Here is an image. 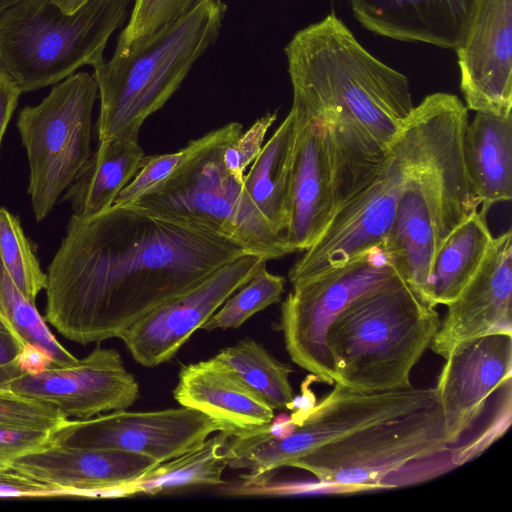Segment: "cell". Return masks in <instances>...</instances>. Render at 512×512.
Here are the masks:
<instances>
[{
	"label": "cell",
	"instance_id": "6",
	"mask_svg": "<svg viewBox=\"0 0 512 512\" xmlns=\"http://www.w3.org/2000/svg\"><path fill=\"white\" fill-rule=\"evenodd\" d=\"M131 1L87 0L66 14L54 0H21L0 13V69L29 92L97 67Z\"/></svg>",
	"mask_w": 512,
	"mask_h": 512
},
{
	"label": "cell",
	"instance_id": "14",
	"mask_svg": "<svg viewBox=\"0 0 512 512\" xmlns=\"http://www.w3.org/2000/svg\"><path fill=\"white\" fill-rule=\"evenodd\" d=\"M246 253L193 289L163 303L133 324L121 339L134 360L147 368L168 362L220 306L264 265Z\"/></svg>",
	"mask_w": 512,
	"mask_h": 512
},
{
	"label": "cell",
	"instance_id": "10",
	"mask_svg": "<svg viewBox=\"0 0 512 512\" xmlns=\"http://www.w3.org/2000/svg\"><path fill=\"white\" fill-rule=\"evenodd\" d=\"M97 92L92 75L72 74L38 105L19 112L17 128L29 163L27 192L37 222L47 217L91 155Z\"/></svg>",
	"mask_w": 512,
	"mask_h": 512
},
{
	"label": "cell",
	"instance_id": "7",
	"mask_svg": "<svg viewBox=\"0 0 512 512\" xmlns=\"http://www.w3.org/2000/svg\"><path fill=\"white\" fill-rule=\"evenodd\" d=\"M437 400L434 388L410 387L387 392H361L335 383L300 425L291 419L228 436L227 467L258 477L313 450L373 424L405 415Z\"/></svg>",
	"mask_w": 512,
	"mask_h": 512
},
{
	"label": "cell",
	"instance_id": "8",
	"mask_svg": "<svg viewBox=\"0 0 512 512\" xmlns=\"http://www.w3.org/2000/svg\"><path fill=\"white\" fill-rule=\"evenodd\" d=\"M230 143L196 158L130 205L154 217L215 232L267 261L293 253L272 231L243 182L226 169L223 152Z\"/></svg>",
	"mask_w": 512,
	"mask_h": 512
},
{
	"label": "cell",
	"instance_id": "42",
	"mask_svg": "<svg viewBox=\"0 0 512 512\" xmlns=\"http://www.w3.org/2000/svg\"><path fill=\"white\" fill-rule=\"evenodd\" d=\"M20 374L22 373L16 370L0 368V389H7V383Z\"/></svg>",
	"mask_w": 512,
	"mask_h": 512
},
{
	"label": "cell",
	"instance_id": "16",
	"mask_svg": "<svg viewBox=\"0 0 512 512\" xmlns=\"http://www.w3.org/2000/svg\"><path fill=\"white\" fill-rule=\"evenodd\" d=\"M455 51L467 109L510 114L512 0H476Z\"/></svg>",
	"mask_w": 512,
	"mask_h": 512
},
{
	"label": "cell",
	"instance_id": "27",
	"mask_svg": "<svg viewBox=\"0 0 512 512\" xmlns=\"http://www.w3.org/2000/svg\"><path fill=\"white\" fill-rule=\"evenodd\" d=\"M228 436L219 431L198 448L156 465L122 486L118 497L153 496L184 488L224 484L223 472L227 468L224 448Z\"/></svg>",
	"mask_w": 512,
	"mask_h": 512
},
{
	"label": "cell",
	"instance_id": "21",
	"mask_svg": "<svg viewBox=\"0 0 512 512\" xmlns=\"http://www.w3.org/2000/svg\"><path fill=\"white\" fill-rule=\"evenodd\" d=\"M476 0H350L357 21L374 34L456 50Z\"/></svg>",
	"mask_w": 512,
	"mask_h": 512
},
{
	"label": "cell",
	"instance_id": "25",
	"mask_svg": "<svg viewBox=\"0 0 512 512\" xmlns=\"http://www.w3.org/2000/svg\"><path fill=\"white\" fill-rule=\"evenodd\" d=\"M144 151L138 141L100 142L62 197L73 215L91 217L113 206L121 190L137 173Z\"/></svg>",
	"mask_w": 512,
	"mask_h": 512
},
{
	"label": "cell",
	"instance_id": "9",
	"mask_svg": "<svg viewBox=\"0 0 512 512\" xmlns=\"http://www.w3.org/2000/svg\"><path fill=\"white\" fill-rule=\"evenodd\" d=\"M438 399L420 409L358 430L291 462L310 472L314 490L351 494L380 489L405 464L448 447Z\"/></svg>",
	"mask_w": 512,
	"mask_h": 512
},
{
	"label": "cell",
	"instance_id": "32",
	"mask_svg": "<svg viewBox=\"0 0 512 512\" xmlns=\"http://www.w3.org/2000/svg\"><path fill=\"white\" fill-rule=\"evenodd\" d=\"M0 258L17 287L32 301L46 288L47 275L24 234L19 219L0 207Z\"/></svg>",
	"mask_w": 512,
	"mask_h": 512
},
{
	"label": "cell",
	"instance_id": "2",
	"mask_svg": "<svg viewBox=\"0 0 512 512\" xmlns=\"http://www.w3.org/2000/svg\"><path fill=\"white\" fill-rule=\"evenodd\" d=\"M285 54L292 104L327 127L339 205L383 167L414 108L409 80L334 14L298 31Z\"/></svg>",
	"mask_w": 512,
	"mask_h": 512
},
{
	"label": "cell",
	"instance_id": "29",
	"mask_svg": "<svg viewBox=\"0 0 512 512\" xmlns=\"http://www.w3.org/2000/svg\"><path fill=\"white\" fill-rule=\"evenodd\" d=\"M241 133L242 125L231 122L190 141L177 152L152 156L144 155L137 173L121 190L113 205H127L136 201L170 179L196 158L223 143L234 141Z\"/></svg>",
	"mask_w": 512,
	"mask_h": 512
},
{
	"label": "cell",
	"instance_id": "38",
	"mask_svg": "<svg viewBox=\"0 0 512 512\" xmlns=\"http://www.w3.org/2000/svg\"><path fill=\"white\" fill-rule=\"evenodd\" d=\"M77 497L76 493L10 467L0 469V498Z\"/></svg>",
	"mask_w": 512,
	"mask_h": 512
},
{
	"label": "cell",
	"instance_id": "39",
	"mask_svg": "<svg viewBox=\"0 0 512 512\" xmlns=\"http://www.w3.org/2000/svg\"><path fill=\"white\" fill-rule=\"evenodd\" d=\"M24 345L12 328L0 317V368L22 373L19 358Z\"/></svg>",
	"mask_w": 512,
	"mask_h": 512
},
{
	"label": "cell",
	"instance_id": "23",
	"mask_svg": "<svg viewBox=\"0 0 512 512\" xmlns=\"http://www.w3.org/2000/svg\"><path fill=\"white\" fill-rule=\"evenodd\" d=\"M468 175L488 212L499 202L512 198V113L476 112L468 122L463 139Z\"/></svg>",
	"mask_w": 512,
	"mask_h": 512
},
{
	"label": "cell",
	"instance_id": "22",
	"mask_svg": "<svg viewBox=\"0 0 512 512\" xmlns=\"http://www.w3.org/2000/svg\"><path fill=\"white\" fill-rule=\"evenodd\" d=\"M181 405L220 422L229 436L269 425L274 410L214 358L183 366L173 390Z\"/></svg>",
	"mask_w": 512,
	"mask_h": 512
},
{
	"label": "cell",
	"instance_id": "28",
	"mask_svg": "<svg viewBox=\"0 0 512 512\" xmlns=\"http://www.w3.org/2000/svg\"><path fill=\"white\" fill-rule=\"evenodd\" d=\"M213 358L273 410H291L294 392L289 376L293 369L275 359L262 344L247 338Z\"/></svg>",
	"mask_w": 512,
	"mask_h": 512
},
{
	"label": "cell",
	"instance_id": "19",
	"mask_svg": "<svg viewBox=\"0 0 512 512\" xmlns=\"http://www.w3.org/2000/svg\"><path fill=\"white\" fill-rule=\"evenodd\" d=\"M291 110L297 131L287 243L296 252L320 237L338 207V197L325 123L299 106L292 104Z\"/></svg>",
	"mask_w": 512,
	"mask_h": 512
},
{
	"label": "cell",
	"instance_id": "41",
	"mask_svg": "<svg viewBox=\"0 0 512 512\" xmlns=\"http://www.w3.org/2000/svg\"><path fill=\"white\" fill-rule=\"evenodd\" d=\"M87 0H54L60 9L66 14H71L79 9Z\"/></svg>",
	"mask_w": 512,
	"mask_h": 512
},
{
	"label": "cell",
	"instance_id": "4",
	"mask_svg": "<svg viewBox=\"0 0 512 512\" xmlns=\"http://www.w3.org/2000/svg\"><path fill=\"white\" fill-rule=\"evenodd\" d=\"M226 5L204 0L181 19L128 46H116L94 68L100 96L98 142L138 141L143 122L179 88L219 36Z\"/></svg>",
	"mask_w": 512,
	"mask_h": 512
},
{
	"label": "cell",
	"instance_id": "35",
	"mask_svg": "<svg viewBox=\"0 0 512 512\" xmlns=\"http://www.w3.org/2000/svg\"><path fill=\"white\" fill-rule=\"evenodd\" d=\"M276 119L277 112L265 114L224 149V165L239 181L243 182L245 169L260 154L266 133Z\"/></svg>",
	"mask_w": 512,
	"mask_h": 512
},
{
	"label": "cell",
	"instance_id": "40",
	"mask_svg": "<svg viewBox=\"0 0 512 512\" xmlns=\"http://www.w3.org/2000/svg\"><path fill=\"white\" fill-rule=\"evenodd\" d=\"M21 93V90L11 76L0 69V148L3 135Z\"/></svg>",
	"mask_w": 512,
	"mask_h": 512
},
{
	"label": "cell",
	"instance_id": "15",
	"mask_svg": "<svg viewBox=\"0 0 512 512\" xmlns=\"http://www.w3.org/2000/svg\"><path fill=\"white\" fill-rule=\"evenodd\" d=\"M6 388L79 420L126 410L139 397V384L127 371L120 353L100 345L74 365L22 373Z\"/></svg>",
	"mask_w": 512,
	"mask_h": 512
},
{
	"label": "cell",
	"instance_id": "5",
	"mask_svg": "<svg viewBox=\"0 0 512 512\" xmlns=\"http://www.w3.org/2000/svg\"><path fill=\"white\" fill-rule=\"evenodd\" d=\"M440 321L400 276L358 298L327 333L334 383L368 393L412 387L411 372Z\"/></svg>",
	"mask_w": 512,
	"mask_h": 512
},
{
	"label": "cell",
	"instance_id": "1",
	"mask_svg": "<svg viewBox=\"0 0 512 512\" xmlns=\"http://www.w3.org/2000/svg\"><path fill=\"white\" fill-rule=\"evenodd\" d=\"M246 253L227 237L130 204L91 217L72 215L46 273L44 319L81 345L120 338Z\"/></svg>",
	"mask_w": 512,
	"mask_h": 512
},
{
	"label": "cell",
	"instance_id": "13",
	"mask_svg": "<svg viewBox=\"0 0 512 512\" xmlns=\"http://www.w3.org/2000/svg\"><path fill=\"white\" fill-rule=\"evenodd\" d=\"M219 431L226 433L223 424L185 406L146 412L119 410L69 420L59 429L57 443L125 450L163 463L198 448Z\"/></svg>",
	"mask_w": 512,
	"mask_h": 512
},
{
	"label": "cell",
	"instance_id": "37",
	"mask_svg": "<svg viewBox=\"0 0 512 512\" xmlns=\"http://www.w3.org/2000/svg\"><path fill=\"white\" fill-rule=\"evenodd\" d=\"M59 429L45 431L0 426V469L10 467L23 454L56 443Z\"/></svg>",
	"mask_w": 512,
	"mask_h": 512
},
{
	"label": "cell",
	"instance_id": "43",
	"mask_svg": "<svg viewBox=\"0 0 512 512\" xmlns=\"http://www.w3.org/2000/svg\"><path fill=\"white\" fill-rule=\"evenodd\" d=\"M21 0H0V13Z\"/></svg>",
	"mask_w": 512,
	"mask_h": 512
},
{
	"label": "cell",
	"instance_id": "20",
	"mask_svg": "<svg viewBox=\"0 0 512 512\" xmlns=\"http://www.w3.org/2000/svg\"><path fill=\"white\" fill-rule=\"evenodd\" d=\"M160 464L138 453L54 443L23 454L11 467L38 480L59 485L79 498H118L119 489Z\"/></svg>",
	"mask_w": 512,
	"mask_h": 512
},
{
	"label": "cell",
	"instance_id": "17",
	"mask_svg": "<svg viewBox=\"0 0 512 512\" xmlns=\"http://www.w3.org/2000/svg\"><path fill=\"white\" fill-rule=\"evenodd\" d=\"M447 306L430 345L447 359L490 334L512 335V232L493 237L474 276Z\"/></svg>",
	"mask_w": 512,
	"mask_h": 512
},
{
	"label": "cell",
	"instance_id": "30",
	"mask_svg": "<svg viewBox=\"0 0 512 512\" xmlns=\"http://www.w3.org/2000/svg\"><path fill=\"white\" fill-rule=\"evenodd\" d=\"M0 317L12 328L25 346H33L47 354L54 366L78 362L56 339L35 301L30 300L15 284L0 258Z\"/></svg>",
	"mask_w": 512,
	"mask_h": 512
},
{
	"label": "cell",
	"instance_id": "11",
	"mask_svg": "<svg viewBox=\"0 0 512 512\" xmlns=\"http://www.w3.org/2000/svg\"><path fill=\"white\" fill-rule=\"evenodd\" d=\"M399 276L383 248L332 271L293 284L281 305L280 330L291 360L333 384V360L327 333L355 300Z\"/></svg>",
	"mask_w": 512,
	"mask_h": 512
},
{
	"label": "cell",
	"instance_id": "3",
	"mask_svg": "<svg viewBox=\"0 0 512 512\" xmlns=\"http://www.w3.org/2000/svg\"><path fill=\"white\" fill-rule=\"evenodd\" d=\"M467 124L464 103L436 92L414 106L390 145L403 161L405 178L383 249L402 280L432 307L433 259L449 234L480 207L464 159Z\"/></svg>",
	"mask_w": 512,
	"mask_h": 512
},
{
	"label": "cell",
	"instance_id": "12",
	"mask_svg": "<svg viewBox=\"0 0 512 512\" xmlns=\"http://www.w3.org/2000/svg\"><path fill=\"white\" fill-rule=\"evenodd\" d=\"M404 178L403 161L389 147L381 170L338 205L320 237L292 265L288 273L292 285L383 248L394 223Z\"/></svg>",
	"mask_w": 512,
	"mask_h": 512
},
{
	"label": "cell",
	"instance_id": "24",
	"mask_svg": "<svg viewBox=\"0 0 512 512\" xmlns=\"http://www.w3.org/2000/svg\"><path fill=\"white\" fill-rule=\"evenodd\" d=\"M296 131L295 114L290 110L243 178L245 191L272 231L286 243L292 207Z\"/></svg>",
	"mask_w": 512,
	"mask_h": 512
},
{
	"label": "cell",
	"instance_id": "26",
	"mask_svg": "<svg viewBox=\"0 0 512 512\" xmlns=\"http://www.w3.org/2000/svg\"><path fill=\"white\" fill-rule=\"evenodd\" d=\"M493 235L487 212L477 210L456 227L437 251L431 267L433 305H447L467 285L481 265Z\"/></svg>",
	"mask_w": 512,
	"mask_h": 512
},
{
	"label": "cell",
	"instance_id": "31",
	"mask_svg": "<svg viewBox=\"0 0 512 512\" xmlns=\"http://www.w3.org/2000/svg\"><path fill=\"white\" fill-rule=\"evenodd\" d=\"M286 279L262 266L250 280L237 289L202 326V329L239 328L250 317L280 301Z\"/></svg>",
	"mask_w": 512,
	"mask_h": 512
},
{
	"label": "cell",
	"instance_id": "18",
	"mask_svg": "<svg viewBox=\"0 0 512 512\" xmlns=\"http://www.w3.org/2000/svg\"><path fill=\"white\" fill-rule=\"evenodd\" d=\"M445 360L434 389L452 446L474 427L490 396L511 380L512 335L483 336Z\"/></svg>",
	"mask_w": 512,
	"mask_h": 512
},
{
	"label": "cell",
	"instance_id": "33",
	"mask_svg": "<svg viewBox=\"0 0 512 512\" xmlns=\"http://www.w3.org/2000/svg\"><path fill=\"white\" fill-rule=\"evenodd\" d=\"M130 20L117 46H128L181 19L204 0H134Z\"/></svg>",
	"mask_w": 512,
	"mask_h": 512
},
{
	"label": "cell",
	"instance_id": "36",
	"mask_svg": "<svg viewBox=\"0 0 512 512\" xmlns=\"http://www.w3.org/2000/svg\"><path fill=\"white\" fill-rule=\"evenodd\" d=\"M502 393L494 417L482 432L459 447L450 445L454 468L474 459L502 436L511 423V380L502 386Z\"/></svg>",
	"mask_w": 512,
	"mask_h": 512
},
{
	"label": "cell",
	"instance_id": "34",
	"mask_svg": "<svg viewBox=\"0 0 512 512\" xmlns=\"http://www.w3.org/2000/svg\"><path fill=\"white\" fill-rule=\"evenodd\" d=\"M69 418L55 407L9 389H0V426L52 431L64 426Z\"/></svg>",
	"mask_w": 512,
	"mask_h": 512
}]
</instances>
